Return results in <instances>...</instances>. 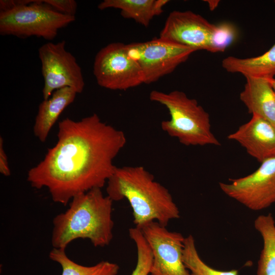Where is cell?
Returning a JSON list of instances; mask_svg holds the SVG:
<instances>
[{
    "instance_id": "obj_1",
    "label": "cell",
    "mask_w": 275,
    "mask_h": 275,
    "mask_svg": "<svg viewBox=\"0 0 275 275\" xmlns=\"http://www.w3.org/2000/svg\"><path fill=\"white\" fill-rule=\"evenodd\" d=\"M57 137L43 159L29 170L27 180L35 188L46 187L53 201L65 206L75 196L104 186L127 142L123 131L96 114L61 120Z\"/></svg>"
},
{
    "instance_id": "obj_2",
    "label": "cell",
    "mask_w": 275,
    "mask_h": 275,
    "mask_svg": "<svg viewBox=\"0 0 275 275\" xmlns=\"http://www.w3.org/2000/svg\"><path fill=\"white\" fill-rule=\"evenodd\" d=\"M106 184L107 196L113 202L128 201L133 222L139 229L153 221L166 227L170 221L180 217L169 190L141 166L117 167Z\"/></svg>"
},
{
    "instance_id": "obj_3",
    "label": "cell",
    "mask_w": 275,
    "mask_h": 275,
    "mask_svg": "<svg viewBox=\"0 0 275 275\" xmlns=\"http://www.w3.org/2000/svg\"><path fill=\"white\" fill-rule=\"evenodd\" d=\"M113 203L101 188L74 197L68 208L53 219V248L65 249L78 238L89 239L95 247L109 245L113 238Z\"/></svg>"
},
{
    "instance_id": "obj_4",
    "label": "cell",
    "mask_w": 275,
    "mask_h": 275,
    "mask_svg": "<svg viewBox=\"0 0 275 275\" xmlns=\"http://www.w3.org/2000/svg\"><path fill=\"white\" fill-rule=\"evenodd\" d=\"M149 99L167 108L170 119L161 122V129L181 144L187 146L221 145L211 130L208 113L196 99L178 90L168 93L153 90Z\"/></svg>"
},
{
    "instance_id": "obj_5",
    "label": "cell",
    "mask_w": 275,
    "mask_h": 275,
    "mask_svg": "<svg viewBox=\"0 0 275 275\" xmlns=\"http://www.w3.org/2000/svg\"><path fill=\"white\" fill-rule=\"evenodd\" d=\"M75 20V16L60 13L43 0H22L21 5L0 11V34L52 40Z\"/></svg>"
},
{
    "instance_id": "obj_6",
    "label": "cell",
    "mask_w": 275,
    "mask_h": 275,
    "mask_svg": "<svg viewBox=\"0 0 275 275\" xmlns=\"http://www.w3.org/2000/svg\"><path fill=\"white\" fill-rule=\"evenodd\" d=\"M126 48L129 56L141 68L146 84L156 82L171 73L197 51L160 37L126 44Z\"/></svg>"
},
{
    "instance_id": "obj_7",
    "label": "cell",
    "mask_w": 275,
    "mask_h": 275,
    "mask_svg": "<svg viewBox=\"0 0 275 275\" xmlns=\"http://www.w3.org/2000/svg\"><path fill=\"white\" fill-rule=\"evenodd\" d=\"M93 74L99 86L111 90L125 91L144 84L141 68L121 42L111 43L97 53Z\"/></svg>"
},
{
    "instance_id": "obj_8",
    "label": "cell",
    "mask_w": 275,
    "mask_h": 275,
    "mask_svg": "<svg viewBox=\"0 0 275 275\" xmlns=\"http://www.w3.org/2000/svg\"><path fill=\"white\" fill-rule=\"evenodd\" d=\"M64 40L48 42L38 49L44 79L43 100L57 90L69 87L77 94L82 92L85 81L81 69L75 58L65 48Z\"/></svg>"
},
{
    "instance_id": "obj_9",
    "label": "cell",
    "mask_w": 275,
    "mask_h": 275,
    "mask_svg": "<svg viewBox=\"0 0 275 275\" xmlns=\"http://www.w3.org/2000/svg\"><path fill=\"white\" fill-rule=\"evenodd\" d=\"M253 173L219 183L222 191L246 208L259 211L275 203V156L261 163Z\"/></svg>"
},
{
    "instance_id": "obj_10",
    "label": "cell",
    "mask_w": 275,
    "mask_h": 275,
    "mask_svg": "<svg viewBox=\"0 0 275 275\" xmlns=\"http://www.w3.org/2000/svg\"><path fill=\"white\" fill-rule=\"evenodd\" d=\"M152 251L151 275H192L183 261L185 237L153 221L140 229Z\"/></svg>"
},
{
    "instance_id": "obj_11",
    "label": "cell",
    "mask_w": 275,
    "mask_h": 275,
    "mask_svg": "<svg viewBox=\"0 0 275 275\" xmlns=\"http://www.w3.org/2000/svg\"><path fill=\"white\" fill-rule=\"evenodd\" d=\"M216 25L191 11H173L165 21L159 37L177 44L212 52L211 38Z\"/></svg>"
},
{
    "instance_id": "obj_12",
    "label": "cell",
    "mask_w": 275,
    "mask_h": 275,
    "mask_svg": "<svg viewBox=\"0 0 275 275\" xmlns=\"http://www.w3.org/2000/svg\"><path fill=\"white\" fill-rule=\"evenodd\" d=\"M227 138L238 143L261 163L275 156V127L258 116L252 115L249 122Z\"/></svg>"
},
{
    "instance_id": "obj_13",
    "label": "cell",
    "mask_w": 275,
    "mask_h": 275,
    "mask_svg": "<svg viewBox=\"0 0 275 275\" xmlns=\"http://www.w3.org/2000/svg\"><path fill=\"white\" fill-rule=\"evenodd\" d=\"M240 99L252 115L260 117L275 127V93L268 79L245 77Z\"/></svg>"
},
{
    "instance_id": "obj_14",
    "label": "cell",
    "mask_w": 275,
    "mask_h": 275,
    "mask_svg": "<svg viewBox=\"0 0 275 275\" xmlns=\"http://www.w3.org/2000/svg\"><path fill=\"white\" fill-rule=\"evenodd\" d=\"M77 94L73 89L64 87L53 92L48 99L43 100L39 104L33 132L40 142L46 141L59 116L74 101Z\"/></svg>"
},
{
    "instance_id": "obj_15",
    "label": "cell",
    "mask_w": 275,
    "mask_h": 275,
    "mask_svg": "<svg viewBox=\"0 0 275 275\" xmlns=\"http://www.w3.org/2000/svg\"><path fill=\"white\" fill-rule=\"evenodd\" d=\"M167 0H104L98 5L101 10L115 8L121 10L125 18L133 19L136 22L147 27L151 20L160 15Z\"/></svg>"
},
{
    "instance_id": "obj_16",
    "label": "cell",
    "mask_w": 275,
    "mask_h": 275,
    "mask_svg": "<svg viewBox=\"0 0 275 275\" xmlns=\"http://www.w3.org/2000/svg\"><path fill=\"white\" fill-rule=\"evenodd\" d=\"M222 66L227 72L239 73L245 77L270 79L275 75V44L260 56L249 58L230 56L222 61Z\"/></svg>"
},
{
    "instance_id": "obj_17",
    "label": "cell",
    "mask_w": 275,
    "mask_h": 275,
    "mask_svg": "<svg viewBox=\"0 0 275 275\" xmlns=\"http://www.w3.org/2000/svg\"><path fill=\"white\" fill-rule=\"evenodd\" d=\"M254 227L263 240L257 275H275V221L272 215H260L254 221Z\"/></svg>"
},
{
    "instance_id": "obj_18",
    "label": "cell",
    "mask_w": 275,
    "mask_h": 275,
    "mask_svg": "<svg viewBox=\"0 0 275 275\" xmlns=\"http://www.w3.org/2000/svg\"><path fill=\"white\" fill-rule=\"evenodd\" d=\"M49 257L61 265V275H117L119 270L117 264L108 261H102L90 266L77 264L68 257L65 249L53 248Z\"/></svg>"
},
{
    "instance_id": "obj_19",
    "label": "cell",
    "mask_w": 275,
    "mask_h": 275,
    "mask_svg": "<svg viewBox=\"0 0 275 275\" xmlns=\"http://www.w3.org/2000/svg\"><path fill=\"white\" fill-rule=\"evenodd\" d=\"M183 261L192 275H238V270H219L205 263L198 252L195 239L191 235L185 237Z\"/></svg>"
},
{
    "instance_id": "obj_20",
    "label": "cell",
    "mask_w": 275,
    "mask_h": 275,
    "mask_svg": "<svg viewBox=\"0 0 275 275\" xmlns=\"http://www.w3.org/2000/svg\"><path fill=\"white\" fill-rule=\"evenodd\" d=\"M129 236L134 241L137 251L136 265L131 275H149L153 259L150 246L141 230L135 227L129 229Z\"/></svg>"
},
{
    "instance_id": "obj_21",
    "label": "cell",
    "mask_w": 275,
    "mask_h": 275,
    "mask_svg": "<svg viewBox=\"0 0 275 275\" xmlns=\"http://www.w3.org/2000/svg\"><path fill=\"white\" fill-rule=\"evenodd\" d=\"M236 32L231 23L224 22L216 25L211 41L212 52L224 51L236 39Z\"/></svg>"
},
{
    "instance_id": "obj_22",
    "label": "cell",
    "mask_w": 275,
    "mask_h": 275,
    "mask_svg": "<svg viewBox=\"0 0 275 275\" xmlns=\"http://www.w3.org/2000/svg\"><path fill=\"white\" fill-rule=\"evenodd\" d=\"M43 2L60 13L75 16L77 5L74 0H43Z\"/></svg>"
},
{
    "instance_id": "obj_23",
    "label": "cell",
    "mask_w": 275,
    "mask_h": 275,
    "mask_svg": "<svg viewBox=\"0 0 275 275\" xmlns=\"http://www.w3.org/2000/svg\"><path fill=\"white\" fill-rule=\"evenodd\" d=\"M8 158L4 149V141L2 136L0 137V173L5 176L11 175V171L9 167Z\"/></svg>"
},
{
    "instance_id": "obj_24",
    "label": "cell",
    "mask_w": 275,
    "mask_h": 275,
    "mask_svg": "<svg viewBox=\"0 0 275 275\" xmlns=\"http://www.w3.org/2000/svg\"><path fill=\"white\" fill-rule=\"evenodd\" d=\"M207 3L209 4V6L211 10H213L217 6L219 1H207Z\"/></svg>"
},
{
    "instance_id": "obj_25",
    "label": "cell",
    "mask_w": 275,
    "mask_h": 275,
    "mask_svg": "<svg viewBox=\"0 0 275 275\" xmlns=\"http://www.w3.org/2000/svg\"><path fill=\"white\" fill-rule=\"evenodd\" d=\"M269 81V83L272 88V89L273 90L274 93H275V78H270V79H268Z\"/></svg>"
}]
</instances>
